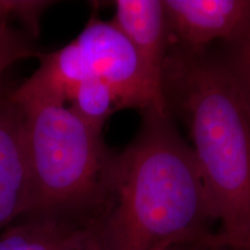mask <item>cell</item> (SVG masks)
I'll return each mask as SVG.
<instances>
[{"label": "cell", "mask_w": 250, "mask_h": 250, "mask_svg": "<svg viewBox=\"0 0 250 250\" xmlns=\"http://www.w3.org/2000/svg\"><path fill=\"white\" fill-rule=\"evenodd\" d=\"M164 94L189 130L212 218L221 224L201 245L221 248L250 236V107L226 61L170 45Z\"/></svg>", "instance_id": "7a4b0ae2"}, {"label": "cell", "mask_w": 250, "mask_h": 250, "mask_svg": "<svg viewBox=\"0 0 250 250\" xmlns=\"http://www.w3.org/2000/svg\"><path fill=\"white\" fill-rule=\"evenodd\" d=\"M73 250H108L95 218L83 225L80 237Z\"/></svg>", "instance_id": "4fadbf2b"}, {"label": "cell", "mask_w": 250, "mask_h": 250, "mask_svg": "<svg viewBox=\"0 0 250 250\" xmlns=\"http://www.w3.org/2000/svg\"><path fill=\"white\" fill-rule=\"evenodd\" d=\"M39 77L52 93L68 99L77 85L98 79L110 86L118 109L169 112L164 86L144 64L129 39L112 21L94 15L73 41L40 55Z\"/></svg>", "instance_id": "277c9868"}, {"label": "cell", "mask_w": 250, "mask_h": 250, "mask_svg": "<svg viewBox=\"0 0 250 250\" xmlns=\"http://www.w3.org/2000/svg\"><path fill=\"white\" fill-rule=\"evenodd\" d=\"M112 22L129 39L151 74L164 86L170 35L161 0H116Z\"/></svg>", "instance_id": "52a82bcc"}, {"label": "cell", "mask_w": 250, "mask_h": 250, "mask_svg": "<svg viewBox=\"0 0 250 250\" xmlns=\"http://www.w3.org/2000/svg\"><path fill=\"white\" fill-rule=\"evenodd\" d=\"M31 183L24 143L22 108L0 94V233L29 214Z\"/></svg>", "instance_id": "8992f818"}, {"label": "cell", "mask_w": 250, "mask_h": 250, "mask_svg": "<svg viewBox=\"0 0 250 250\" xmlns=\"http://www.w3.org/2000/svg\"><path fill=\"white\" fill-rule=\"evenodd\" d=\"M101 208L108 250H171L211 233L204 180L170 112L144 114L136 138L112 155Z\"/></svg>", "instance_id": "6da1fadb"}, {"label": "cell", "mask_w": 250, "mask_h": 250, "mask_svg": "<svg viewBox=\"0 0 250 250\" xmlns=\"http://www.w3.org/2000/svg\"><path fill=\"white\" fill-rule=\"evenodd\" d=\"M52 2L41 0H0V26L8 23L12 17L20 19L33 34L39 31L41 14Z\"/></svg>", "instance_id": "8fae6325"}, {"label": "cell", "mask_w": 250, "mask_h": 250, "mask_svg": "<svg viewBox=\"0 0 250 250\" xmlns=\"http://www.w3.org/2000/svg\"><path fill=\"white\" fill-rule=\"evenodd\" d=\"M83 227L57 215H36L2 230L0 250H73Z\"/></svg>", "instance_id": "ba28073f"}, {"label": "cell", "mask_w": 250, "mask_h": 250, "mask_svg": "<svg viewBox=\"0 0 250 250\" xmlns=\"http://www.w3.org/2000/svg\"><path fill=\"white\" fill-rule=\"evenodd\" d=\"M170 45L205 52L215 41L230 46L250 28V0H162Z\"/></svg>", "instance_id": "5b68a950"}, {"label": "cell", "mask_w": 250, "mask_h": 250, "mask_svg": "<svg viewBox=\"0 0 250 250\" xmlns=\"http://www.w3.org/2000/svg\"><path fill=\"white\" fill-rule=\"evenodd\" d=\"M39 56L22 34L7 24L0 26V80L5 71L21 59Z\"/></svg>", "instance_id": "30bf717a"}, {"label": "cell", "mask_w": 250, "mask_h": 250, "mask_svg": "<svg viewBox=\"0 0 250 250\" xmlns=\"http://www.w3.org/2000/svg\"><path fill=\"white\" fill-rule=\"evenodd\" d=\"M223 247H228V248L240 249V250H250V236L245 237V239L234 240V241L226 242Z\"/></svg>", "instance_id": "5bb4252c"}, {"label": "cell", "mask_w": 250, "mask_h": 250, "mask_svg": "<svg viewBox=\"0 0 250 250\" xmlns=\"http://www.w3.org/2000/svg\"><path fill=\"white\" fill-rule=\"evenodd\" d=\"M226 62L250 107V28L239 42L232 45V54Z\"/></svg>", "instance_id": "7c38bea8"}, {"label": "cell", "mask_w": 250, "mask_h": 250, "mask_svg": "<svg viewBox=\"0 0 250 250\" xmlns=\"http://www.w3.org/2000/svg\"><path fill=\"white\" fill-rule=\"evenodd\" d=\"M18 104L24 118L30 214L101 208L114 155L105 148L102 132L64 103L31 100Z\"/></svg>", "instance_id": "3957f363"}, {"label": "cell", "mask_w": 250, "mask_h": 250, "mask_svg": "<svg viewBox=\"0 0 250 250\" xmlns=\"http://www.w3.org/2000/svg\"><path fill=\"white\" fill-rule=\"evenodd\" d=\"M68 102L70 108L81 120L100 132L108 118L120 110L114 90L98 79H87L77 85Z\"/></svg>", "instance_id": "9c48e42d"}]
</instances>
